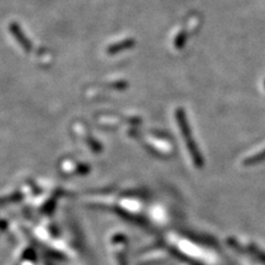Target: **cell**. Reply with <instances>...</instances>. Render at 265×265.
I'll return each instance as SVG.
<instances>
[{"mask_svg":"<svg viewBox=\"0 0 265 265\" xmlns=\"http://www.w3.org/2000/svg\"><path fill=\"white\" fill-rule=\"evenodd\" d=\"M176 119L178 122L179 130H180V132H181L182 138H184L185 145L187 147V149H188L189 156L191 157V161L193 162L194 165L200 168V167L204 166L205 162H204V158H202V156H201V153L199 151V148L196 144V140H194L192 137L191 130H190L189 123H188V120H187L186 115L181 111H178L176 113Z\"/></svg>","mask_w":265,"mask_h":265,"instance_id":"1","label":"cell"},{"mask_svg":"<svg viewBox=\"0 0 265 265\" xmlns=\"http://www.w3.org/2000/svg\"><path fill=\"white\" fill-rule=\"evenodd\" d=\"M229 243H231L232 247L236 249L237 251L242 253H249V254H251L252 256H255V258L262 260L263 262L265 261V253L263 251L259 250V249H252L253 247H243V245H241L239 242H236V241H233V240L229 241Z\"/></svg>","mask_w":265,"mask_h":265,"instance_id":"2","label":"cell"},{"mask_svg":"<svg viewBox=\"0 0 265 265\" xmlns=\"http://www.w3.org/2000/svg\"><path fill=\"white\" fill-rule=\"evenodd\" d=\"M265 162V148L260 151L258 154H254L248 157L244 161V165L245 166H253V165H258V163H261Z\"/></svg>","mask_w":265,"mask_h":265,"instance_id":"3","label":"cell"}]
</instances>
